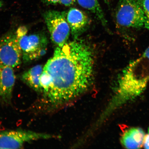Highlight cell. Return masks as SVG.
Returning <instances> with one entry per match:
<instances>
[{"label": "cell", "mask_w": 149, "mask_h": 149, "mask_svg": "<svg viewBox=\"0 0 149 149\" xmlns=\"http://www.w3.org/2000/svg\"><path fill=\"white\" fill-rule=\"evenodd\" d=\"M79 4L83 8L92 12L97 16L102 25H107V21L98 0H77Z\"/></svg>", "instance_id": "12"}, {"label": "cell", "mask_w": 149, "mask_h": 149, "mask_svg": "<svg viewBox=\"0 0 149 149\" xmlns=\"http://www.w3.org/2000/svg\"><path fill=\"white\" fill-rule=\"evenodd\" d=\"M27 30L20 29L17 31L19 42L24 61L38 59L45 54L47 40L45 36L39 34L27 35Z\"/></svg>", "instance_id": "4"}, {"label": "cell", "mask_w": 149, "mask_h": 149, "mask_svg": "<svg viewBox=\"0 0 149 149\" xmlns=\"http://www.w3.org/2000/svg\"><path fill=\"white\" fill-rule=\"evenodd\" d=\"M149 81V47L140 57L132 61L119 79L120 88L126 94L137 97L145 91Z\"/></svg>", "instance_id": "2"}, {"label": "cell", "mask_w": 149, "mask_h": 149, "mask_svg": "<svg viewBox=\"0 0 149 149\" xmlns=\"http://www.w3.org/2000/svg\"><path fill=\"white\" fill-rule=\"evenodd\" d=\"M67 20L69 25L72 36L78 38L88 25V17L82 11L77 8H71L67 14Z\"/></svg>", "instance_id": "9"}, {"label": "cell", "mask_w": 149, "mask_h": 149, "mask_svg": "<svg viewBox=\"0 0 149 149\" xmlns=\"http://www.w3.org/2000/svg\"><path fill=\"white\" fill-rule=\"evenodd\" d=\"M67 13L51 10L44 14V18L51 40L58 47H61L68 42L70 31L67 20Z\"/></svg>", "instance_id": "5"}, {"label": "cell", "mask_w": 149, "mask_h": 149, "mask_svg": "<svg viewBox=\"0 0 149 149\" xmlns=\"http://www.w3.org/2000/svg\"><path fill=\"white\" fill-rule=\"evenodd\" d=\"M22 57L16 33H7L0 38V64L13 68L20 64Z\"/></svg>", "instance_id": "7"}, {"label": "cell", "mask_w": 149, "mask_h": 149, "mask_svg": "<svg viewBox=\"0 0 149 149\" xmlns=\"http://www.w3.org/2000/svg\"><path fill=\"white\" fill-rule=\"evenodd\" d=\"M15 81L13 68L0 64V101L3 103L11 104Z\"/></svg>", "instance_id": "8"}, {"label": "cell", "mask_w": 149, "mask_h": 149, "mask_svg": "<svg viewBox=\"0 0 149 149\" xmlns=\"http://www.w3.org/2000/svg\"><path fill=\"white\" fill-rule=\"evenodd\" d=\"M143 11L146 18L145 28L149 29V0H137Z\"/></svg>", "instance_id": "13"}, {"label": "cell", "mask_w": 149, "mask_h": 149, "mask_svg": "<svg viewBox=\"0 0 149 149\" xmlns=\"http://www.w3.org/2000/svg\"><path fill=\"white\" fill-rule=\"evenodd\" d=\"M145 136L144 132L141 128H131L123 134L121 142L126 148L139 149L142 146Z\"/></svg>", "instance_id": "10"}, {"label": "cell", "mask_w": 149, "mask_h": 149, "mask_svg": "<svg viewBox=\"0 0 149 149\" xmlns=\"http://www.w3.org/2000/svg\"><path fill=\"white\" fill-rule=\"evenodd\" d=\"M76 0H60L61 4L64 5L66 6H70L74 4Z\"/></svg>", "instance_id": "14"}, {"label": "cell", "mask_w": 149, "mask_h": 149, "mask_svg": "<svg viewBox=\"0 0 149 149\" xmlns=\"http://www.w3.org/2000/svg\"><path fill=\"white\" fill-rule=\"evenodd\" d=\"M60 0H42L43 3L47 5H56L60 3Z\"/></svg>", "instance_id": "15"}, {"label": "cell", "mask_w": 149, "mask_h": 149, "mask_svg": "<svg viewBox=\"0 0 149 149\" xmlns=\"http://www.w3.org/2000/svg\"><path fill=\"white\" fill-rule=\"evenodd\" d=\"M94 61L91 48L80 41L56 48L40 77L39 105L51 111L85 92L92 83Z\"/></svg>", "instance_id": "1"}, {"label": "cell", "mask_w": 149, "mask_h": 149, "mask_svg": "<svg viewBox=\"0 0 149 149\" xmlns=\"http://www.w3.org/2000/svg\"><path fill=\"white\" fill-rule=\"evenodd\" d=\"M143 143L145 148L149 149V128L148 134L145 136Z\"/></svg>", "instance_id": "16"}, {"label": "cell", "mask_w": 149, "mask_h": 149, "mask_svg": "<svg viewBox=\"0 0 149 149\" xmlns=\"http://www.w3.org/2000/svg\"><path fill=\"white\" fill-rule=\"evenodd\" d=\"M115 20L119 27L140 29L145 28L146 18L137 0H120L115 13Z\"/></svg>", "instance_id": "3"}, {"label": "cell", "mask_w": 149, "mask_h": 149, "mask_svg": "<svg viewBox=\"0 0 149 149\" xmlns=\"http://www.w3.org/2000/svg\"><path fill=\"white\" fill-rule=\"evenodd\" d=\"M43 70L42 65H37L24 72L21 77L22 81L39 95L41 92L40 78Z\"/></svg>", "instance_id": "11"}, {"label": "cell", "mask_w": 149, "mask_h": 149, "mask_svg": "<svg viewBox=\"0 0 149 149\" xmlns=\"http://www.w3.org/2000/svg\"><path fill=\"white\" fill-rule=\"evenodd\" d=\"M3 5L2 2L1 0H0V8H1Z\"/></svg>", "instance_id": "17"}, {"label": "cell", "mask_w": 149, "mask_h": 149, "mask_svg": "<svg viewBox=\"0 0 149 149\" xmlns=\"http://www.w3.org/2000/svg\"><path fill=\"white\" fill-rule=\"evenodd\" d=\"M53 136L29 130H14L0 131V149H18L26 143L39 140L48 139Z\"/></svg>", "instance_id": "6"}]
</instances>
